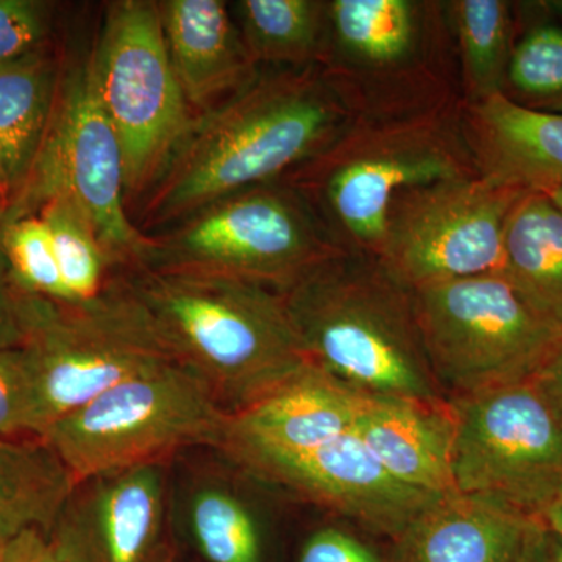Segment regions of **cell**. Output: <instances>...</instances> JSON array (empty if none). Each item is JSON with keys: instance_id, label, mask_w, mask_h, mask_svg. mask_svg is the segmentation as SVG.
Segmentation results:
<instances>
[{"instance_id": "cell-1", "label": "cell", "mask_w": 562, "mask_h": 562, "mask_svg": "<svg viewBox=\"0 0 562 562\" xmlns=\"http://www.w3.org/2000/svg\"><path fill=\"white\" fill-rule=\"evenodd\" d=\"M353 121L319 66L261 68L246 88L195 117L133 209V222L151 235L227 195L284 179Z\"/></svg>"}, {"instance_id": "cell-2", "label": "cell", "mask_w": 562, "mask_h": 562, "mask_svg": "<svg viewBox=\"0 0 562 562\" xmlns=\"http://www.w3.org/2000/svg\"><path fill=\"white\" fill-rule=\"evenodd\" d=\"M120 277L173 358L228 414L276 390L308 362L279 291L140 262L121 268Z\"/></svg>"}, {"instance_id": "cell-3", "label": "cell", "mask_w": 562, "mask_h": 562, "mask_svg": "<svg viewBox=\"0 0 562 562\" xmlns=\"http://www.w3.org/2000/svg\"><path fill=\"white\" fill-rule=\"evenodd\" d=\"M310 362L373 397L436 402L413 291L376 258L341 254L281 292Z\"/></svg>"}, {"instance_id": "cell-4", "label": "cell", "mask_w": 562, "mask_h": 562, "mask_svg": "<svg viewBox=\"0 0 562 562\" xmlns=\"http://www.w3.org/2000/svg\"><path fill=\"white\" fill-rule=\"evenodd\" d=\"M461 106L397 120H355L284 181L301 192L346 254L382 257L395 195L435 181L479 176Z\"/></svg>"}, {"instance_id": "cell-5", "label": "cell", "mask_w": 562, "mask_h": 562, "mask_svg": "<svg viewBox=\"0 0 562 562\" xmlns=\"http://www.w3.org/2000/svg\"><path fill=\"white\" fill-rule=\"evenodd\" d=\"M317 66L355 120L462 105L447 0H328Z\"/></svg>"}, {"instance_id": "cell-6", "label": "cell", "mask_w": 562, "mask_h": 562, "mask_svg": "<svg viewBox=\"0 0 562 562\" xmlns=\"http://www.w3.org/2000/svg\"><path fill=\"white\" fill-rule=\"evenodd\" d=\"M147 238L140 265L214 273L279 292L346 254L284 180L227 195Z\"/></svg>"}, {"instance_id": "cell-7", "label": "cell", "mask_w": 562, "mask_h": 562, "mask_svg": "<svg viewBox=\"0 0 562 562\" xmlns=\"http://www.w3.org/2000/svg\"><path fill=\"white\" fill-rule=\"evenodd\" d=\"M228 413L179 361L160 362L110 387L43 436L74 480L168 464L190 447L217 449Z\"/></svg>"}, {"instance_id": "cell-8", "label": "cell", "mask_w": 562, "mask_h": 562, "mask_svg": "<svg viewBox=\"0 0 562 562\" xmlns=\"http://www.w3.org/2000/svg\"><path fill=\"white\" fill-rule=\"evenodd\" d=\"M413 301L447 397L531 382L562 338L501 272L419 288Z\"/></svg>"}, {"instance_id": "cell-9", "label": "cell", "mask_w": 562, "mask_h": 562, "mask_svg": "<svg viewBox=\"0 0 562 562\" xmlns=\"http://www.w3.org/2000/svg\"><path fill=\"white\" fill-rule=\"evenodd\" d=\"M21 294L27 327L22 347L35 376L40 438L110 387L176 360L125 291L120 273L109 294L90 305H57Z\"/></svg>"}, {"instance_id": "cell-10", "label": "cell", "mask_w": 562, "mask_h": 562, "mask_svg": "<svg viewBox=\"0 0 562 562\" xmlns=\"http://www.w3.org/2000/svg\"><path fill=\"white\" fill-rule=\"evenodd\" d=\"M90 63L120 138L132 216L195 121L169 58L158 2L110 3Z\"/></svg>"}, {"instance_id": "cell-11", "label": "cell", "mask_w": 562, "mask_h": 562, "mask_svg": "<svg viewBox=\"0 0 562 562\" xmlns=\"http://www.w3.org/2000/svg\"><path fill=\"white\" fill-rule=\"evenodd\" d=\"M55 192L69 195L87 214L117 269L143 258L149 238L128 213L121 143L99 98L90 57L65 66L49 133L7 221L36 213Z\"/></svg>"}, {"instance_id": "cell-12", "label": "cell", "mask_w": 562, "mask_h": 562, "mask_svg": "<svg viewBox=\"0 0 562 562\" xmlns=\"http://www.w3.org/2000/svg\"><path fill=\"white\" fill-rule=\"evenodd\" d=\"M454 490L532 517L562 495V420L532 382L449 397Z\"/></svg>"}, {"instance_id": "cell-13", "label": "cell", "mask_w": 562, "mask_h": 562, "mask_svg": "<svg viewBox=\"0 0 562 562\" xmlns=\"http://www.w3.org/2000/svg\"><path fill=\"white\" fill-rule=\"evenodd\" d=\"M527 191L482 176L408 188L391 203L380 262L409 291L502 272L506 221Z\"/></svg>"}, {"instance_id": "cell-14", "label": "cell", "mask_w": 562, "mask_h": 562, "mask_svg": "<svg viewBox=\"0 0 562 562\" xmlns=\"http://www.w3.org/2000/svg\"><path fill=\"white\" fill-rule=\"evenodd\" d=\"M235 468L255 482L338 514L391 541L439 498L395 480L357 431L305 453L258 458Z\"/></svg>"}, {"instance_id": "cell-15", "label": "cell", "mask_w": 562, "mask_h": 562, "mask_svg": "<svg viewBox=\"0 0 562 562\" xmlns=\"http://www.w3.org/2000/svg\"><path fill=\"white\" fill-rule=\"evenodd\" d=\"M168 464L101 473L76 483L47 538L63 562H161Z\"/></svg>"}, {"instance_id": "cell-16", "label": "cell", "mask_w": 562, "mask_h": 562, "mask_svg": "<svg viewBox=\"0 0 562 562\" xmlns=\"http://www.w3.org/2000/svg\"><path fill=\"white\" fill-rule=\"evenodd\" d=\"M360 403V392L308 361L276 390L228 414L216 450L233 465L305 453L355 431Z\"/></svg>"}, {"instance_id": "cell-17", "label": "cell", "mask_w": 562, "mask_h": 562, "mask_svg": "<svg viewBox=\"0 0 562 562\" xmlns=\"http://www.w3.org/2000/svg\"><path fill=\"white\" fill-rule=\"evenodd\" d=\"M542 531L538 517L453 492L419 514L391 550L395 562H531Z\"/></svg>"}, {"instance_id": "cell-18", "label": "cell", "mask_w": 562, "mask_h": 562, "mask_svg": "<svg viewBox=\"0 0 562 562\" xmlns=\"http://www.w3.org/2000/svg\"><path fill=\"white\" fill-rule=\"evenodd\" d=\"M169 58L195 117L246 88L260 72L222 0L158 2Z\"/></svg>"}, {"instance_id": "cell-19", "label": "cell", "mask_w": 562, "mask_h": 562, "mask_svg": "<svg viewBox=\"0 0 562 562\" xmlns=\"http://www.w3.org/2000/svg\"><path fill=\"white\" fill-rule=\"evenodd\" d=\"M355 431L398 482L435 497L457 492V413L450 398L424 402L361 394Z\"/></svg>"}, {"instance_id": "cell-20", "label": "cell", "mask_w": 562, "mask_h": 562, "mask_svg": "<svg viewBox=\"0 0 562 562\" xmlns=\"http://www.w3.org/2000/svg\"><path fill=\"white\" fill-rule=\"evenodd\" d=\"M461 125L479 176L525 190H562V114L498 94L462 103Z\"/></svg>"}, {"instance_id": "cell-21", "label": "cell", "mask_w": 562, "mask_h": 562, "mask_svg": "<svg viewBox=\"0 0 562 562\" xmlns=\"http://www.w3.org/2000/svg\"><path fill=\"white\" fill-rule=\"evenodd\" d=\"M65 66L54 43L0 65V158L14 199L49 133Z\"/></svg>"}, {"instance_id": "cell-22", "label": "cell", "mask_w": 562, "mask_h": 562, "mask_svg": "<svg viewBox=\"0 0 562 562\" xmlns=\"http://www.w3.org/2000/svg\"><path fill=\"white\" fill-rule=\"evenodd\" d=\"M501 273L562 330V211L546 192H525L509 213Z\"/></svg>"}, {"instance_id": "cell-23", "label": "cell", "mask_w": 562, "mask_h": 562, "mask_svg": "<svg viewBox=\"0 0 562 562\" xmlns=\"http://www.w3.org/2000/svg\"><path fill=\"white\" fill-rule=\"evenodd\" d=\"M76 486L43 438L0 436V546L24 535H49Z\"/></svg>"}, {"instance_id": "cell-24", "label": "cell", "mask_w": 562, "mask_h": 562, "mask_svg": "<svg viewBox=\"0 0 562 562\" xmlns=\"http://www.w3.org/2000/svg\"><path fill=\"white\" fill-rule=\"evenodd\" d=\"M447 16L460 66L462 103L503 94L517 36L514 3L506 0H447Z\"/></svg>"}, {"instance_id": "cell-25", "label": "cell", "mask_w": 562, "mask_h": 562, "mask_svg": "<svg viewBox=\"0 0 562 562\" xmlns=\"http://www.w3.org/2000/svg\"><path fill=\"white\" fill-rule=\"evenodd\" d=\"M231 10L258 68L301 69L319 61L328 0H239Z\"/></svg>"}, {"instance_id": "cell-26", "label": "cell", "mask_w": 562, "mask_h": 562, "mask_svg": "<svg viewBox=\"0 0 562 562\" xmlns=\"http://www.w3.org/2000/svg\"><path fill=\"white\" fill-rule=\"evenodd\" d=\"M36 213L49 227L65 306L90 305L105 297L116 283L117 268L103 251L87 214L63 192L49 195Z\"/></svg>"}, {"instance_id": "cell-27", "label": "cell", "mask_w": 562, "mask_h": 562, "mask_svg": "<svg viewBox=\"0 0 562 562\" xmlns=\"http://www.w3.org/2000/svg\"><path fill=\"white\" fill-rule=\"evenodd\" d=\"M188 525L209 562H262V536L249 501L228 482L205 479L190 492Z\"/></svg>"}, {"instance_id": "cell-28", "label": "cell", "mask_w": 562, "mask_h": 562, "mask_svg": "<svg viewBox=\"0 0 562 562\" xmlns=\"http://www.w3.org/2000/svg\"><path fill=\"white\" fill-rule=\"evenodd\" d=\"M519 36L503 95L524 109L562 114V27L535 2L514 3Z\"/></svg>"}, {"instance_id": "cell-29", "label": "cell", "mask_w": 562, "mask_h": 562, "mask_svg": "<svg viewBox=\"0 0 562 562\" xmlns=\"http://www.w3.org/2000/svg\"><path fill=\"white\" fill-rule=\"evenodd\" d=\"M0 250L11 281L25 294L65 305V288L49 227L38 213L13 217L0 228Z\"/></svg>"}, {"instance_id": "cell-30", "label": "cell", "mask_w": 562, "mask_h": 562, "mask_svg": "<svg viewBox=\"0 0 562 562\" xmlns=\"http://www.w3.org/2000/svg\"><path fill=\"white\" fill-rule=\"evenodd\" d=\"M0 436L40 438L35 376L24 347L0 350Z\"/></svg>"}, {"instance_id": "cell-31", "label": "cell", "mask_w": 562, "mask_h": 562, "mask_svg": "<svg viewBox=\"0 0 562 562\" xmlns=\"http://www.w3.org/2000/svg\"><path fill=\"white\" fill-rule=\"evenodd\" d=\"M54 10L41 0H0V65L52 44Z\"/></svg>"}, {"instance_id": "cell-32", "label": "cell", "mask_w": 562, "mask_h": 562, "mask_svg": "<svg viewBox=\"0 0 562 562\" xmlns=\"http://www.w3.org/2000/svg\"><path fill=\"white\" fill-rule=\"evenodd\" d=\"M297 562H395L390 553L347 528L328 527L314 531L303 543Z\"/></svg>"}, {"instance_id": "cell-33", "label": "cell", "mask_w": 562, "mask_h": 562, "mask_svg": "<svg viewBox=\"0 0 562 562\" xmlns=\"http://www.w3.org/2000/svg\"><path fill=\"white\" fill-rule=\"evenodd\" d=\"M27 338L20 288L11 281L5 258L0 261V350L20 349Z\"/></svg>"}, {"instance_id": "cell-34", "label": "cell", "mask_w": 562, "mask_h": 562, "mask_svg": "<svg viewBox=\"0 0 562 562\" xmlns=\"http://www.w3.org/2000/svg\"><path fill=\"white\" fill-rule=\"evenodd\" d=\"M0 562H63L46 535L27 531L0 546Z\"/></svg>"}, {"instance_id": "cell-35", "label": "cell", "mask_w": 562, "mask_h": 562, "mask_svg": "<svg viewBox=\"0 0 562 562\" xmlns=\"http://www.w3.org/2000/svg\"><path fill=\"white\" fill-rule=\"evenodd\" d=\"M562 420V338L552 357L531 380Z\"/></svg>"}, {"instance_id": "cell-36", "label": "cell", "mask_w": 562, "mask_h": 562, "mask_svg": "<svg viewBox=\"0 0 562 562\" xmlns=\"http://www.w3.org/2000/svg\"><path fill=\"white\" fill-rule=\"evenodd\" d=\"M531 562H562V535L543 527Z\"/></svg>"}, {"instance_id": "cell-37", "label": "cell", "mask_w": 562, "mask_h": 562, "mask_svg": "<svg viewBox=\"0 0 562 562\" xmlns=\"http://www.w3.org/2000/svg\"><path fill=\"white\" fill-rule=\"evenodd\" d=\"M13 202V187H11L9 177H7L5 168H3L2 158H0V228L3 227L7 217H9Z\"/></svg>"}, {"instance_id": "cell-38", "label": "cell", "mask_w": 562, "mask_h": 562, "mask_svg": "<svg viewBox=\"0 0 562 562\" xmlns=\"http://www.w3.org/2000/svg\"><path fill=\"white\" fill-rule=\"evenodd\" d=\"M541 520L543 527L562 535V495L542 514Z\"/></svg>"}, {"instance_id": "cell-39", "label": "cell", "mask_w": 562, "mask_h": 562, "mask_svg": "<svg viewBox=\"0 0 562 562\" xmlns=\"http://www.w3.org/2000/svg\"><path fill=\"white\" fill-rule=\"evenodd\" d=\"M538 10L541 11L546 18H554V20L562 22V0H542V2H535Z\"/></svg>"}, {"instance_id": "cell-40", "label": "cell", "mask_w": 562, "mask_h": 562, "mask_svg": "<svg viewBox=\"0 0 562 562\" xmlns=\"http://www.w3.org/2000/svg\"><path fill=\"white\" fill-rule=\"evenodd\" d=\"M546 194L549 195V198L552 199V201L557 203L562 211V190L546 191Z\"/></svg>"}, {"instance_id": "cell-41", "label": "cell", "mask_w": 562, "mask_h": 562, "mask_svg": "<svg viewBox=\"0 0 562 562\" xmlns=\"http://www.w3.org/2000/svg\"><path fill=\"white\" fill-rule=\"evenodd\" d=\"M3 260V255H2V250H0V261Z\"/></svg>"}]
</instances>
